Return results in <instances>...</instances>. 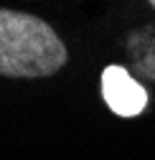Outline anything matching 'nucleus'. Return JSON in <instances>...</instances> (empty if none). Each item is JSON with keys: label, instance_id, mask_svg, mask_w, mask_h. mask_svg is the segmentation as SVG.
<instances>
[{"label": "nucleus", "instance_id": "1", "mask_svg": "<svg viewBox=\"0 0 155 160\" xmlns=\"http://www.w3.org/2000/svg\"><path fill=\"white\" fill-rule=\"evenodd\" d=\"M66 46L38 15L0 8V74L41 79L66 64Z\"/></svg>", "mask_w": 155, "mask_h": 160}, {"label": "nucleus", "instance_id": "2", "mask_svg": "<svg viewBox=\"0 0 155 160\" xmlns=\"http://www.w3.org/2000/svg\"><path fill=\"white\" fill-rule=\"evenodd\" d=\"M102 97L117 117H138L148 107V92L122 66H107L102 71Z\"/></svg>", "mask_w": 155, "mask_h": 160}, {"label": "nucleus", "instance_id": "3", "mask_svg": "<svg viewBox=\"0 0 155 160\" xmlns=\"http://www.w3.org/2000/svg\"><path fill=\"white\" fill-rule=\"evenodd\" d=\"M150 5H152V8H155V0H150Z\"/></svg>", "mask_w": 155, "mask_h": 160}]
</instances>
